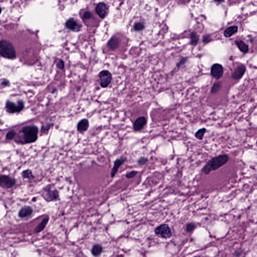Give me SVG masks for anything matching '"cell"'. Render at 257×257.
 <instances>
[{"label": "cell", "mask_w": 257, "mask_h": 257, "mask_svg": "<svg viewBox=\"0 0 257 257\" xmlns=\"http://www.w3.org/2000/svg\"><path fill=\"white\" fill-rule=\"evenodd\" d=\"M228 161L229 156L225 154L218 155L213 157L208 161L201 170V172L204 174H209L212 171L217 170L225 165Z\"/></svg>", "instance_id": "obj_1"}, {"label": "cell", "mask_w": 257, "mask_h": 257, "mask_svg": "<svg viewBox=\"0 0 257 257\" xmlns=\"http://www.w3.org/2000/svg\"><path fill=\"white\" fill-rule=\"evenodd\" d=\"M0 53L2 56L8 59L16 58V50L14 47L9 41L1 40L0 43Z\"/></svg>", "instance_id": "obj_2"}, {"label": "cell", "mask_w": 257, "mask_h": 257, "mask_svg": "<svg viewBox=\"0 0 257 257\" xmlns=\"http://www.w3.org/2000/svg\"><path fill=\"white\" fill-rule=\"evenodd\" d=\"M23 139L25 143H33L37 140L38 128L35 126H29L24 127L22 130Z\"/></svg>", "instance_id": "obj_3"}, {"label": "cell", "mask_w": 257, "mask_h": 257, "mask_svg": "<svg viewBox=\"0 0 257 257\" xmlns=\"http://www.w3.org/2000/svg\"><path fill=\"white\" fill-rule=\"evenodd\" d=\"M155 234L159 238L164 239H168L171 238L172 232L170 227L167 224H163L157 227L155 229Z\"/></svg>", "instance_id": "obj_4"}, {"label": "cell", "mask_w": 257, "mask_h": 257, "mask_svg": "<svg viewBox=\"0 0 257 257\" xmlns=\"http://www.w3.org/2000/svg\"><path fill=\"white\" fill-rule=\"evenodd\" d=\"M42 196L44 199L48 202L57 201L59 198V193L58 190H52L48 186L47 188L44 189Z\"/></svg>", "instance_id": "obj_5"}, {"label": "cell", "mask_w": 257, "mask_h": 257, "mask_svg": "<svg viewBox=\"0 0 257 257\" xmlns=\"http://www.w3.org/2000/svg\"><path fill=\"white\" fill-rule=\"evenodd\" d=\"M16 180L15 178L6 175L0 176V186L3 189H11L16 184Z\"/></svg>", "instance_id": "obj_6"}, {"label": "cell", "mask_w": 257, "mask_h": 257, "mask_svg": "<svg viewBox=\"0 0 257 257\" xmlns=\"http://www.w3.org/2000/svg\"><path fill=\"white\" fill-rule=\"evenodd\" d=\"M24 103L21 100L18 102L17 104L14 102L8 101L6 104V109L8 113H14L19 112L23 109Z\"/></svg>", "instance_id": "obj_7"}, {"label": "cell", "mask_w": 257, "mask_h": 257, "mask_svg": "<svg viewBox=\"0 0 257 257\" xmlns=\"http://www.w3.org/2000/svg\"><path fill=\"white\" fill-rule=\"evenodd\" d=\"M99 77L100 80V85L104 88L109 86L112 79V74L107 71H103L100 72Z\"/></svg>", "instance_id": "obj_8"}, {"label": "cell", "mask_w": 257, "mask_h": 257, "mask_svg": "<svg viewBox=\"0 0 257 257\" xmlns=\"http://www.w3.org/2000/svg\"><path fill=\"white\" fill-rule=\"evenodd\" d=\"M211 76L216 79H219L224 74V68L221 64H214L212 65L210 69Z\"/></svg>", "instance_id": "obj_9"}, {"label": "cell", "mask_w": 257, "mask_h": 257, "mask_svg": "<svg viewBox=\"0 0 257 257\" xmlns=\"http://www.w3.org/2000/svg\"><path fill=\"white\" fill-rule=\"evenodd\" d=\"M246 72V67L243 64H239L235 68L232 74V78L234 80L241 79Z\"/></svg>", "instance_id": "obj_10"}, {"label": "cell", "mask_w": 257, "mask_h": 257, "mask_svg": "<svg viewBox=\"0 0 257 257\" xmlns=\"http://www.w3.org/2000/svg\"><path fill=\"white\" fill-rule=\"evenodd\" d=\"M65 26L69 30L75 32L79 31L81 27V24L74 18H71L68 20L66 22Z\"/></svg>", "instance_id": "obj_11"}, {"label": "cell", "mask_w": 257, "mask_h": 257, "mask_svg": "<svg viewBox=\"0 0 257 257\" xmlns=\"http://www.w3.org/2000/svg\"><path fill=\"white\" fill-rule=\"evenodd\" d=\"M126 158L121 157L119 158L116 159L114 162V165L113 168L112 169L111 172V176L112 178H114L115 175L118 172V170L122 165H123L126 161Z\"/></svg>", "instance_id": "obj_12"}, {"label": "cell", "mask_w": 257, "mask_h": 257, "mask_svg": "<svg viewBox=\"0 0 257 257\" xmlns=\"http://www.w3.org/2000/svg\"><path fill=\"white\" fill-rule=\"evenodd\" d=\"M146 118L145 116H141L138 118L133 124V128L135 131H139L144 128L146 125Z\"/></svg>", "instance_id": "obj_13"}, {"label": "cell", "mask_w": 257, "mask_h": 257, "mask_svg": "<svg viewBox=\"0 0 257 257\" xmlns=\"http://www.w3.org/2000/svg\"><path fill=\"white\" fill-rule=\"evenodd\" d=\"M95 11L98 16L100 18L103 19L105 18V17L107 15L108 8L106 4L104 3H100L97 4L95 8Z\"/></svg>", "instance_id": "obj_14"}, {"label": "cell", "mask_w": 257, "mask_h": 257, "mask_svg": "<svg viewBox=\"0 0 257 257\" xmlns=\"http://www.w3.org/2000/svg\"><path fill=\"white\" fill-rule=\"evenodd\" d=\"M33 212V210L29 206H23L18 213V216L21 218H27L30 217Z\"/></svg>", "instance_id": "obj_15"}, {"label": "cell", "mask_w": 257, "mask_h": 257, "mask_svg": "<svg viewBox=\"0 0 257 257\" xmlns=\"http://www.w3.org/2000/svg\"><path fill=\"white\" fill-rule=\"evenodd\" d=\"M81 18L86 23H90L94 19V15L92 11L86 10L81 13Z\"/></svg>", "instance_id": "obj_16"}, {"label": "cell", "mask_w": 257, "mask_h": 257, "mask_svg": "<svg viewBox=\"0 0 257 257\" xmlns=\"http://www.w3.org/2000/svg\"><path fill=\"white\" fill-rule=\"evenodd\" d=\"M89 122L87 119H83L78 125V130L80 132H83L88 129Z\"/></svg>", "instance_id": "obj_17"}, {"label": "cell", "mask_w": 257, "mask_h": 257, "mask_svg": "<svg viewBox=\"0 0 257 257\" xmlns=\"http://www.w3.org/2000/svg\"><path fill=\"white\" fill-rule=\"evenodd\" d=\"M49 217H48L43 218L40 223L35 228V229H34L35 232L38 233V232H42L45 229V227H46L48 222L49 221Z\"/></svg>", "instance_id": "obj_18"}, {"label": "cell", "mask_w": 257, "mask_h": 257, "mask_svg": "<svg viewBox=\"0 0 257 257\" xmlns=\"http://www.w3.org/2000/svg\"><path fill=\"white\" fill-rule=\"evenodd\" d=\"M103 252V248L102 245L100 244H96L92 246V253L94 256H100Z\"/></svg>", "instance_id": "obj_19"}, {"label": "cell", "mask_w": 257, "mask_h": 257, "mask_svg": "<svg viewBox=\"0 0 257 257\" xmlns=\"http://www.w3.org/2000/svg\"><path fill=\"white\" fill-rule=\"evenodd\" d=\"M238 27L236 26L229 27L225 31L224 35L227 38L230 37L232 35H234L238 32Z\"/></svg>", "instance_id": "obj_20"}, {"label": "cell", "mask_w": 257, "mask_h": 257, "mask_svg": "<svg viewBox=\"0 0 257 257\" xmlns=\"http://www.w3.org/2000/svg\"><path fill=\"white\" fill-rule=\"evenodd\" d=\"M119 44V39L116 37H113L111 38V40L108 42L107 46L112 50L116 49L118 48Z\"/></svg>", "instance_id": "obj_21"}, {"label": "cell", "mask_w": 257, "mask_h": 257, "mask_svg": "<svg viewBox=\"0 0 257 257\" xmlns=\"http://www.w3.org/2000/svg\"><path fill=\"white\" fill-rule=\"evenodd\" d=\"M236 44L237 46L243 53H247L249 51V47L247 44H246L243 41H236Z\"/></svg>", "instance_id": "obj_22"}, {"label": "cell", "mask_w": 257, "mask_h": 257, "mask_svg": "<svg viewBox=\"0 0 257 257\" xmlns=\"http://www.w3.org/2000/svg\"><path fill=\"white\" fill-rule=\"evenodd\" d=\"M21 175L23 178L25 179H32L34 178V176L33 175L32 171L30 169H26L22 171L21 173Z\"/></svg>", "instance_id": "obj_23"}, {"label": "cell", "mask_w": 257, "mask_h": 257, "mask_svg": "<svg viewBox=\"0 0 257 257\" xmlns=\"http://www.w3.org/2000/svg\"><path fill=\"white\" fill-rule=\"evenodd\" d=\"M206 132V128H203L197 131V132L195 134V136L197 139L201 140L204 137V134Z\"/></svg>", "instance_id": "obj_24"}, {"label": "cell", "mask_w": 257, "mask_h": 257, "mask_svg": "<svg viewBox=\"0 0 257 257\" xmlns=\"http://www.w3.org/2000/svg\"><path fill=\"white\" fill-rule=\"evenodd\" d=\"M197 227V225L194 222H189L187 224L185 227L186 232L188 233H191L193 232Z\"/></svg>", "instance_id": "obj_25"}, {"label": "cell", "mask_w": 257, "mask_h": 257, "mask_svg": "<svg viewBox=\"0 0 257 257\" xmlns=\"http://www.w3.org/2000/svg\"><path fill=\"white\" fill-rule=\"evenodd\" d=\"M221 87V83L220 82H216L213 84L210 90V92L212 94H215L218 92Z\"/></svg>", "instance_id": "obj_26"}, {"label": "cell", "mask_w": 257, "mask_h": 257, "mask_svg": "<svg viewBox=\"0 0 257 257\" xmlns=\"http://www.w3.org/2000/svg\"><path fill=\"white\" fill-rule=\"evenodd\" d=\"M144 25L143 23L140 22H137L135 23L134 26V30L136 31H140L144 28Z\"/></svg>", "instance_id": "obj_27"}, {"label": "cell", "mask_w": 257, "mask_h": 257, "mask_svg": "<svg viewBox=\"0 0 257 257\" xmlns=\"http://www.w3.org/2000/svg\"><path fill=\"white\" fill-rule=\"evenodd\" d=\"M16 132L14 130L10 131L6 135V139L8 140H12L16 136Z\"/></svg>", "instance_id": "obj_28"}, {"label": "cell", "mask_w": 257, "mask_h": 257, "mask_svg": "<svg viewBox=\"0 0 257 257\" xmlns=\"http://www.w3.org/2000/svg\"><path fill=\"white\" fill-rule=\"evenodd\" d=\"M191 43L192 45H196L197 44L198 41V37L197 36V34L196 33H193L191 34Z\"/></svg>", "instance_id": "obj_29"}, {"label": "cell", "mask_w": 257, "mask_h": 257, "mask_svg": "<svg viewBox=\"0 0 257 257\" xmlns=\"http://www.w3.org/2000/svg\"><path fill=\"white\" fill-rule=\"evenodd\" d=\"M138 173V171H135V170L131 171L130 172H128L126 174V177L127 178H128V179L134 178V177H135L136 176V175Z\"/></svg>", "instance_id": "obj_30"}, {"label": "cell", "mask_w": 257, "mask_h": 257, "mask_svg": "<svg viewBox=\"0 0 257 257\" xmlns=\"http://www.w3.org/2000/svg\"><path fill=\"white\" fill-rule=\"evenodd\" d=\"M148 159L146 158V157H141L139 159V160L138 161V163L140 165H145V164H146L148 162Z\"/></svg>", "instance_id": "obj_31"}, {"label": "cell", "mask_w": 257, "mask_h": 257, "mask_svg": "<svg viewBox=\"0 0 257 257\" xmlns=\"http://www.w3.org/2000/svg\"><path fill=\"white\" fill-rule=\"evenodd\" d=\"M187 60V59L186 58H182L181 60H180L177 64V67H178V68H179L180 67L182 66L183 65H184L186 64Z\"/></svg>", "instance_id": "obj_32"}, {"label": "cell", "mask_w": 257, "mask_h": 257, "mask_svg": "<svg viewBox=\"0 0 257 257\" xmlns=\"http://www.w3.org/2000/svg\"><path fill=\"white\" fill-rule=\"evenodd\" d=\"M57 67L59 69H64V61L62 60H59V61L57 64Z\"/></svg>", "instance_id": "obj_33"}, {"label": "cell", "mask_w": 257, "mask_h": 257, "mask_svg": "<svg viewBox=\"0 0 257 257\" xmlns=\"http://www.w3.org/2000/svg\"><path fill=\"white\" fill-rule=\"evenodd\" d=\"M203 40L204 43H208V42H210V36H204V39H203Z\"/></svg>", "instance_id": "obj_34"}, {"label": "cell", "mask_w": 257, "mask_h": 257, "mask_svg": "<svg viewBox=\"0 0 257 257\" xmlns=\"http://www.w3.org/2000/svg\"><path fill=\"white\" fill-rule=\"evenodd\" d=\"M215 2H222L224 1V0H215Z\"/></svg>", "instance_id": "obj_35"}]
</instances>
